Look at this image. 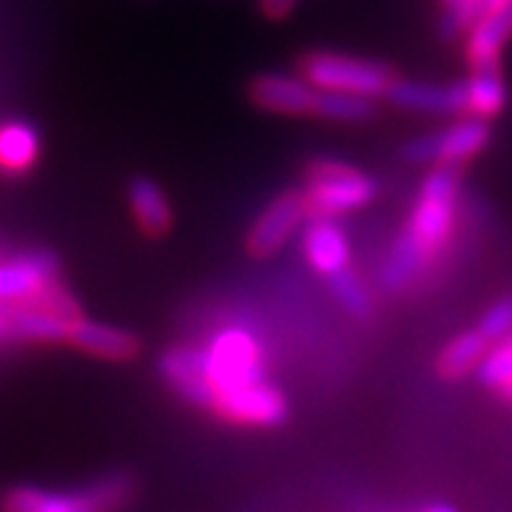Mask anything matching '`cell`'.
<instances>
[{"label":"cell","instance_id":"cell-1","mask_svg":"<svg viewBox=\"0 0 512 512\" xmlns=\"http://www.w3.org/2000/svg\"><path fill=\"white\" fill-rule=\"evenodd\" d=\"M458 191L461 174L456 165H433V171L421 180L416 202L410 208V220L402 234L393 239L379 268L382 291L396 293L407 288L424 271V265L444 248L456 228Z\"/></svg>","mask_w":512,"mask_h":512},{"label":"cell","instance_id":"cell-2","mask_svg":"<svg viewBox=\"0 0 512 512\" xmlns=\"http://www.w3.org/2000/svg\"><path fill=\"white\" fill-rule=\"evenodd\" d=\"M200 353L202 379L208 384V407L211 410L217 396L245 387V384L265 379V353L254 333L248 328H222L211 336Z\"/></svg>","mask_w":512,"mask_h":512},{"label":"cell","instance_id":"cell-3","mask_svg":"<svg viewBox=\"0 0 512 512\" xmlns=\"http://www.w3.org/2000/svg\"><path fill=\"white\" fill-rule=\"evenodd\" d=\"M305 202L311 217H342L379 197V183L362 168L339 160H313L305 177Z\"/></svg>","mask_w":512,"mask_h":512},{"label":"cell","instance_id":"cell-4","mask_svg":"<svg viewBox=\"0 0 512 512\" xmlns=\"http://www.w3.org/2000/svg\"><path fill=\"white\" fill-rule=\"evenodd\" d=\"M134 493L131 478L123 473L100 478L86 490H46L12 487L3 495V512H117Z\"/></svg>","mask_w":512,"mask_h":512},{"label":"cell","instance_id":"cell-5","mask_svg":"<svg viewBox=\"0 0 512 512\" xmlns=\"http://www.w3.org/2000/svg\"><path fill=\"white\" fill-rule=\"evenodd\" d=\"M299 74L316 89L353 92L365 97H384L390 80L396 77L387 63L342 52H308L299 60Z\"/></svg>","mask_w":512,"mask_h":512},{"label":"cell","instance_id":"cell-6","mask_svg":"<svg viewBox=\"0 0 512 512\" xmlns=\"http://www.w3.org/2000/svg\"><path fill=\"white\" fill-rule=\"evenodd\" d=\"M493 140L490 120L473 114L458 117L453 126L433 134H421L416 140L404 143L402 157L410 165H461L478 157Z\"/></svg>","mask_w":512,"mask_h":512},{"label":"cell","instance_id":"cell-7","mask_svg":"<svg viewBox=\"0 0 512 512\" xmlns=\"http://www.w3.org/2000/svg\"><path fill=\"white\" fill-rule=\"evenodd\" d=\"M211 413H217L220 419L231 424H245V427H276L288 419V399L285 393L274 387L268 379L245 387H234L228 393L217 396V402L211 407Z\"/></svg>","mask_w":512,"mask_h":512},{"label":"cell","instance_id":"cell-8","mask_svg":"<svg viewBox=\"0 0 512 512\" xmlns=\"http://www.w3.org/2000/svg\"><path fill=\"white\" fill-rule=\"evenodd\" d=\"M308 217L311 214H308V202H305L302 188H291V191L279 194L251 225V231L245 237L248 254L256 256V259L274 256L305 225Z\"/></svg>","mask_w":512,"mask_h":512},{"label":"cell","instance_id":"cell-9","mask_svg":"<svg viewBox=\"0 0 512 512\" xmlns=\"http://www.w3.org/2000/svg\"><path fill=\"white\" fill-rule=\"evenodd\" d=\"M384 97L407 111H421V114H467V77L453 80L447 86L439 83H421L410 77H393Z\"/></svg>","mask_w":512,"mask_h":512},{"label":"cell","instance_id":"cell-10","mask_svg":"<svg viewBox=\"0 0 512 512\" xmlns=\"http://www.w3.org/2000/svg\"><path fill=\"white\" fill-rule=\"evenodd\" d=\"M316 86L308 83L302 74H285V72H265L256 74L251 80V103L256 109L271 111V114H313L316 103Z\"/></svg>","mask_w":512,"mask_h":512},{"label":"cell","instance_id":"cell-11","mask_svg":"<svg viewBox=\"0 0 512 512\" xmlns=\"http://www.w3.org/2000/svg\"><path fill=\"white\" fill-rule=\"evenodd\" d=\"M57 276V256L49 251H29L0 262V302L29 299Z\"/></svg>","mask_w":512,"mask_h":512},{"label":"cell","instance_id":"cell-12","mask_svg":"<svg viewBox=\"0 0 512 512\" xmlns=\"http://www.w3.org/2000/svg\"><path fill=\"white\" fill-rule=\"evenodd\" d=\"M69 342L74 348L86 350L97 359H109V362H128V359H137L140 353V339L131 330L114 328L94 319H80V316L72 322Z\"/></svg>","mask_w":512,"mask_h":512},{"label":"cell","instance_id":"cell-13","mask_svg":"<svg viewBox=\"0 0 512 512\" xmlns=\"http://www.w3.org/2000/svg\"><path fill=\"white\" fill-rule=\"evenodd\" d=\"M302 254L311 262L313 271L330 276L348 268L350 242L330 217H311V222L302 228Z\"/></svg>","mask_w":512,"mask_h":512},{"label":"cell","instance_id":"cell-14","mask_svg":"<svg viewBox=\"0 0 512 512\" xmlns=\"http://www.w3.org/2000/svg\"><path fill=\"white\" fill-rule=\"evenodd\" d=\"M512 37V3H507L504 9L481 15L470 29V40H467V60L473 69L481 66H495L501 49L507 46V40Z\"/></svg>","mask_w":512,"mask_h":512},{"label":"cell","instance_id":"cell-15","mask_svg":"<svg viewBox=\"0 0 512 512\" xmlns=\"http://www.w3.org/2000/svg\"><path fill=\"white\" fill-rule=\"evenodd\" d=\"M128 202H131V211H134V217L148 237H163L171 228V220H174L171 202L154 180H148V177L131 180L128 183Z\"/></svg>","mask_w":512,"mask_h":512},{"label":"cell","instance_id":"cell-16","mask_svg":"<svg viewBox=\"0 0 512 512\" xmlns=\"http://www.w3.org/2000/svg\"><path fill=\"white\" fill-rule=\"evenodd\" d=\"M490 350V339L481 333L478 328L464 330L458 333L456 339H450L444 350L436 359V370H439L441 379H450V382H458L464 379L467 373H473L481 365V359L487 356Z\"/></svg>","mask_w":512,"mask_h":512},{"label":"cell","instance_id":"cell-17","mask_svg":"<svg viewBox=\"0 0 512 512\" xmlns=\"http://www.w3.org/2000/svg\"><path fill=\"white\" fill-rule=\"evenodd\" d=\"M40 137L37 128L23 120H9L0 126V168L9 174H23L37 163Z\"/></svg>","mask_w":512,"mask_h":512},{"label":"cell","instance_id":"cell-18","mask_svg":"<svg viewBox=\"0 0 512 512\" xmlns=\"http://www.w3.org/2000/svg\"><path fill=\"white\" fill-rule=\"evenodd\" d=\"M507 106V83L498 66H481L467 77V114L493 120Z\"/></svg>","mask_w":512,"mask_h":512},{"label":"cell","instance_id":"cell-19","mask_svg":"<svg viewBox=\"0 0 512 512\" xmlns=\"http://www.w3.org/2000/svg\"><path fill=\"white\" fill-rule=\"evenodd\" d=\"M313 114L322 120H330V123H353L356 126V123H367L376 117V97L319 89L316 103H313Z\"/></svg>","mask_w":512,"mask_h":512},{"label":"cell","instance_id":"cell-20","mask_svg":"<svg viewBox=\"0 0 512 512\" xmlns=\"http://www.w3.org/2000/svg\"><path fill=\"white\" fill-rule=\"evenodd\" d=\"M328 282L333 296L339 299V305H342L350 316H356V319H370V313H373L370 291H367L365 282L353 274L350 268H342V271L330 274Z\"/></svg>","mask_w":512,"mask_h":512},{"label":"cell","instance_id":"cell-21","mask_svg":"<svg viewBox=\"0 0 512 512\" xmlns=\"http://www.w3.org/2000/svg\"><path fill=\"white\" fill-rule=\"evenodd\" d=\"M478 330L490 339V342H501L512 333V293L510 296H501L495 299L493 305L484 311Z\"/></svg>","mask_w":512,"mask_h":512},{"label":"cell","instance_id":"cell-22","mask_svg":"<svg viewBox=\"0 0 512 512\" xmlns=\"http://www.w3.org/2000/svg\"><path fill=\"white\" fill-rule=\"evenodd\" d=\"M293 6H296V0H259V9H262V15L271 20L288 18V15L293 12Z\"/></svg>","mask_w":512,"mask_h":512},{"label":"cell","instance_id":"cell-23","mask_svg":"<svg viewBox=\"0 0 512 512\" xmlns=\"http://www.w3.org/2000/svg\"><path fill=\"white\" fill-rule=\"evenodd\" d=\"M9 336V302H0V339Z\"/></svg>","mask_w":512,"mask_h":512},{"label":"cell","instance_id":"cell-24","mask_svg":"<svg viewBox=\"0 0 512 512\" xmlns=\"http://www.w3.org/2000/svg\"><path fill=\"white\" fill-rule=\"evenodd\" d=\"M507 3H512V0H481V15L498 12V9H504Z\"/></svg>","mask_w":512,"mask_h":512},{"label":"cell","instance_id":"cell-25","mask_svg":"<svg viewBox=\"0 0 512 512\" xmlns=\"http://www.w3.org/2000/svg\"><path fill=\"white\" fill-rule=\"evenodd\" d=\"M495 393H498V399H501L504 404H512V376L507 379V382L501 384V387H498Z\"/></svg>","mask_w":512,"mask_h":512},{"label":"cell","instance_id":"cell-26","mask_svg":"<svg viewBox=\"0 0 512 512\" xmlns=\"http://www.w3.org/2000/svg\"><path fill=\"white\" fill-rule=\"evenodd\" d=\"M424 512H456L453 507H447V504H433V507H427Z\"/></svg>","mask_w":512,"mask_h":512},{"label":"cell","instance_id":"cell-27","mask_svg":"<svg viewBox=\"0 0 512 512\" xmlns=\"http://www.w3.org/2000/svg\"><path fill=\"white\" fill-rule=\"evenodd\" d=\"M441 3H444L447 9H453V6H461V3H467V0H441Z\"/></svg>","mask_w":512,"mask_h":512}]
</instances>
